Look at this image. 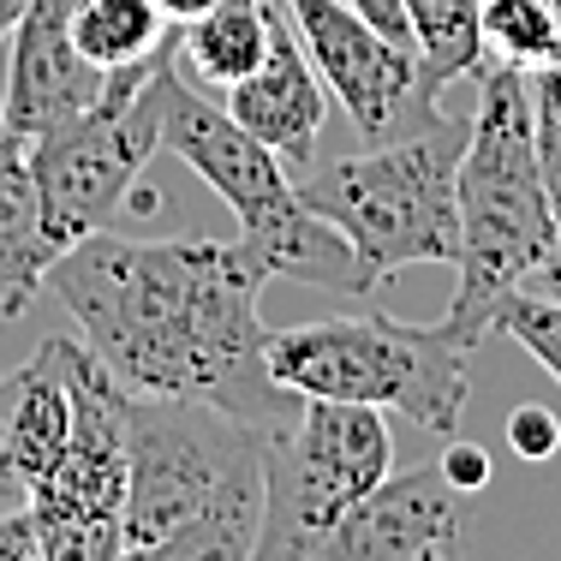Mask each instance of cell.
<instances>
[{"mask_svg":"<svg viewBox=\"0 0 561 561\" xmlns=\"http://www.w3.org/2000/svg\"><path fill=\"white\" fill-rule=\"evenodd\" d=\"M270 263L245 239H119L66 245L48 287L78 323V341L126 394L209 400L263 436L299 412L270 377V329L257 299Z\"/></svg>","mask_w":561,"mask_h":561,"instance_id":"obj_1","label":"cell"},{"mask_svg":"<svg viewBox=\"0 0 561 561\" xmlns=\"http://www.w3.org/2000/svg\"><path fill=\"white\" fill-rule=\"evenodd\" d=\"M329 96L346 108L365 144H389L443 119V84L424 72L419 48H400L353 0H280Z\"/></svg>","mask_w":561,"mask_h":561,"instance_id":"obj_9","label":"cell"},{"mask_svg":"<svg viewBox=\"0 0 561 561\" xmlns=\"http://www.w3.org/2000/svg\"><path fill=\"white\" fill-rule=\"evenodd\" d=\"M358 12H365L370 24H377L382 36H389V43H400V48H419L412 43V24H407V7H400V0H353Z\"/></svg>","mask_w":561,"mask_h":561,"instance_id":"obj_23","label":"cell"},{"mask_svg":"<svg viewBox=\"0 0 561 561\" xmlns=\"http://www.w3.org/2000/svg\"><path fill=\"white\" fill-rule=\"evenodd\" d=\"M173 48H180V31L144 66L108 72V84H102V96L90 108L24 138L31 144L36 197H43V227L60 251L102 233L126 204H156V197L138 192V180L150 168V156L162 150Z\"/></svg>","mask_w":561,"mask_h":561,"instance_id":"obj_6","label":"cell"},{"mask_svg":"<svg viewBox=\"0 0 561 561\" xmlns=\"http://www.w3.org/2000/svg\"><path fill=\"white\" fill-rule=\"evenodd\" d=\"M0 131H7V108H0Z\"/></svg>","mask_w":561,"mask_h":561,"instance_id":"obj_27","label":"cell"},{"mask_svg":"<svg viewBox=\"0 0 561 561\" xmlns=\"http://www.w3.org/2000/svg\"><path fill=\"white\" fill-rule=\"evenodd\" d=\"M502 443H507L514 460L543 466V460H556V454H561V419L550 407H514V412H507V424H502Z\"/></svg>","mask_w":561,"mask_h":561,"instance_id":"obj_20","label":"cell"},{"mask_svg":"<svg viewBox=\"0 0 561 561\" xmlns=\"http://www.w3.org/2000/svg\"><path fill=\"white\" fill-rule=\"evenodd\" d=\"M556 72H561V60H556Z\"/></svg>","mask_w":561,"mask_h":561,"instance_id":"obj_29","label":"cell"},{"mask_svg":"<svg viewBox=\"0 0 561 561\" xmlns=\"http://www.w3.org/2000/svg\"><path fill=\"white\" fill-rule=\"evenodd\" d=\"M531 119H538L543 192H550V216H556V233H561V72L531 78Z\"/></svg>","mask_w":561,"mask_h":561,"instance_id":"obj_19","label":"cell"},{"mask_svg":"<svg viewBox=\"0 0 561 561\" xmlns=\"http://www.w3.org/2000/svg\"><path fill=\"white\" fill-rule=\"evenodd\" d=\"M60 245L43 227V197L31 173V144L0 131V317H19L48 287Z\"/></svg>","mask_w":561,"mask_h":561,"instance_id":"obj_13","label":"cell"},{"mask_svg":"<svg viewBox=\"0 0 561 561\" xmlns=\"http://www.w3.org/2000/svg\"><path fill=\"white\" fill-rule=\"evenodd\" d=\"M162 150H173L209 192L233 209L239 239L270 263L280 280H305L323 293H353L365 299V275H358L353 245L329 227L317 209L299 204V185L287 180V162L263 138H251L209 90H197L173 60L168 78V108H162Z\"/></svg>","mask_w":561,"mask_h":561,"instance_id":"obj_4","label":"cell"},{"mask_svg":"<svg viewBox=\"0 0 561 561\" xmlns=\"http://www.w3.org/2000/svg\"><path fill=\"white\" fill-rule=\"evenodd\" d=\"M0 561H48L43 538H36V519L31 507H0Z\"/></svg>","mask_w":561,"mask_h":561,"instance_id":"obj_22","label":"cell"},{"mask_svg":"<svg viewBox=\"0 0 561 561\" xmlns=\"http://www.w3.org/2000/svg\"><path fill=\"white\" fill-rule=\"evenodd\" d=\"M460 150L466 119L443 114L424 131L365 144L358 156L305 173L299 204L317 209L353 245L370 293L412 263H448L454 270L460 263V192H454Z\"/></svg>","mask_w":561,"mask_h":561,"instance_id":"obj_3","label":"cell"},{"mask_svg":"<svg viewBox=\"0 0 561 561\" xmlns=\"http://www.w3.org/2000/svg\"><path fill=\"white\" fill-rule=\"evenodd\" d=\"M31 7H36V0H0V43H7V36H12V24H19Z\"/></svg>","mask_w":561,"mask_h":561,"instance_id":"obj_26","label":"cell"},{"mask_svg":"<svg viewBox=\"0 0 561 561\" xmlns=\"http://www.w3.org/2000/svg\"><path fill=\"white\" fill-rule=\"evenodd\" d=\"M436 466H443V478H448L454 490H466V496H484L490 478H496V460H490L478 443H448Z\"/></svg>","mask_w":561,"mask_h":561,"instance_id":"obj_21","label":"cell"},{"mask_svg":"<svg viewBox=\"0 0 561 561\" xmlns=\"http://www.w3.org/2000/svg\"><path fill=\"white\" fill-rule=\"evenodd\" d=\"M156 7H162V19L173 24V31H180V24H192V19H204L209 7H216V0H156Z\"/></svg>","mask_w":561,"mask_h":561,"instance_id":"obj_25","label":"cell"},{"mask_svg":"<svg viewBox=\"0 0 561 561\" xmlns=\"http://www.w3.org/2000/svg\"><path fill=\"white\" fill-rule=\"evenodd\" d=\"M108 72H96L66 36V0H36L19 24H12V55L7 78H0V108H7V131L36 138V131L72 119L78 108L102 96Z\"/></svg>","mask_w":561,"mask_h":561,"instance_id":"obj_12","label":"cell"},{"mask_svg":"<svg viewBox=\"0 0 561 561\" xmlns=\"http://www.w3.org/2000/svg\"><path fill=\"white\" fill-rule=\"evenodd\" d=\"M270 55V0H216L204 19L180 24V72L197 90H233Z\"/></svg>","mask_w":561,"mask_h":561,"instance_id":"obj_14","label":"cell"},{"mask_svg":"<svg viewBox=\"0 0 561 561\" xmlns=\"http://www.w3.org/2000/svg\"><path fill=\"white\" fill-rule=\"evenodd\" d=\"M478 108L466 119V150L454 168L460 192V287L443 311V329L460 346H484L490 311L507 287L556 245V216L538 168V119H531V78L514 66H478Z\"/></svg>","mask_w":561,"mask_h":561,"instance_id":"obj_2","label":"cell"},{"mask_svg":"<svg viewBox=\"0 0 561 561\" xmlns=\"http://www.w3.org/2000/svg\"><path fill=\"white\" fill-rule=\"evenodd\" d=\"M478 43H484V60L514 66L526 78L556 72L561 12L550 0H478Z\"/></svg>","mask_w":561,"mask_h":561,"instance_id":"obj_16","label":"cell"},{"mask_svg":"<svg viewBox=\"0 0 561 561\" xmlns=\"http://www.w3.org/2000/svg\"><path fill=\"white\" fill-rule=\"evenodd\" d=\"M72 370V436L60 460L24 490L48 561H119L126 543V389L96 353L66 335Z\"/></svg>","mask_w":561,"mask_h":561,"instance_id":"obj_8","label":"cell"},{"mask_svg":"<svg viewBox=\"0 0 561 561\" xmlns=\"http://www.w3.org/2000/svg\"><path fill=\"white\" fill-rule=\"evenodd\" d=\"M472 358V346H460L443 323H400L389 311L270 329V377L287 394L400 412L436 436H454L460 424Z\"/></svg>","mask_w":561,"mask_h":561,"instance_id":"obj_5","label":"cell"},{"mask_svg":"<svg viewBox=\"0 0 561 561\" xmlns=\"http://www.w3.org/2000/svg\"><path fill=\"white\" fill-rule=\"evenodd\" d=\"M466 502L472 496L454 490L436 460L389 472L305 561H466L472 538Z\"/></svg>","mask_w":561,"mask_h":561,"instance_id":"obj_10","label":"cell"},{"mask_svg":"<svg viewBox=\"0 0 561 561\" xmlns=\"http://www.w3.org/2000/svg\"><path fill=\"white\" fill-rule=\"evenodd\" d=\"M490 329H502L507 341H519L543 370L561 382V305L556 299H538L526 287H507L490 311Z\"/></svg>","mask_w":561,"mask_h":561,"instance_id":"obj_18","label":"cell"},{"mask_svg":"<svg viewBox=\"0 0 561 561\" xmlns=\"http://www.w3.org/2000/svg\"><path fill=\"white\" fill-rule=\"evenodd\" d=\"M66 36L96 72L144 66L173 36L156 0H66Z\"/></svg>","mask_w":561,"mask_h":561,"instance_id":"obj_15","label":"cell"},{"mask_svg":"<svg viewBox=\"0 0 561 561\" xmlns=\"http://www.w3.org/2000/svg\"><path fill=\"white\" fill-rule=\"evenodd\" d=\"M227 114L251 138L270 144L287 162V173H311L317 138H323V119H329V84L317 78V66L305 55L280 0H270V55H263V66L251 78H239L227 90Z\"/></svg>","mask_w":561,"mask_h":561,"instance_id":"obj_11","label":"cell"},{"mask_svg":"<svg viewBox=\"0 0 561 561\" xmlns=\"http://www.w3.org/2000/svg\"><path fill=\"white\" fill-rule=\"evenodd\" d=\"M519 287H526V293H538V299H556V305H561V239H556L550 251H543L538 263H531Z\"/></svg>","mask_w":561,"mask_h":561,"instance_id":"obj_24","label":"cell"},{"mask_svg":"<svg viewBox=\"0 0 561 561\" xmlns=\"http://www.w3.org/2000/svg\"><path fill=\"white\" fill-rule=\"evenodd\" d=\"M412 24V43H419V60L436 84H454V78H472L484 66V43H478V0H400Z\"/></svg>","mask_w":561,"mask_h":561,"instance_id":"obj_17","label":"cell"},{"mask_svg":"<svg viewBox=\"0 0 561 561\" xmlns=\"http://www.w3.org/2000/svg\"><path fill=\"white\" fill-rule=\"evenodd\" d=\"M394 472V436L377 407L299 400L263 436V526L251 561H305Z\"/></svg>","mask_w":561,"mask_h":561,"instance_id":"obj_7","label":"cell"},{"mask_svg":"<svg viewBox=\"0 0 561 561\" xmlns=\"http://www.w3.org/2000/svg\"><path fill=\"white\" fill-rule=\"evenodd\" d=\"M550 7H556V12H561V0H550Z\"/></svg>","mask_w":561,"mask_h":561,"instance_id":"obj_28","label":"cell"}]
</instances>
